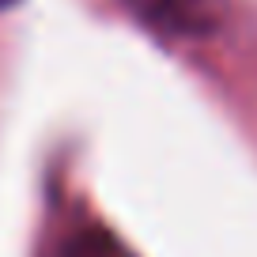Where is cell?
I'll return each instance as SVG.
<instances>
[{
    "label": "cell",
    "mask_w": 257,
    "mask_h": 257,
    "mask_svg": "<svg viewBox=\"0 0 257 257\" xmlns=\"http://www.w3.org/2000/svg\"><path fill=\"white\" fill-rule=\"evenodd\" d=\"M8 4H16V0H0V8H8Z\"/></svg>",
    "instance_id": "obj_3"
},
{
    "label": "cell",
    "mask_w": 257,
    "mask_h": 257,
    "mask_svg": "<svg viewBox=\"0 0 257 257\" xmlns=\"http://www.w3.org/2000/svg\"><path fill=\"white\" fill-rule=\"evenodd\" d=\"M125 8L163 38H204L219 31L227 0H125Z\"/></svg>",
    "instance_id": "obj_1"
},
{
    "label": "cell",
    "mask_w": 257,
    "mask_h": 257,
    "mask_svg": "<svg viewBox=\"0 0 257 257\" xmlns=\"http://www.w3.org/2000/svg\"><path fill=\"white\" fill-rule=\"evenodd\" d=\"M61 257H133V253H128L110 231H83L64 246Z\"/></svg>",
    "instance_id": "obj_2"
}]
</instances>
